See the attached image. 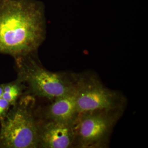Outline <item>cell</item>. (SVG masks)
Instances as JSON below:
<instances>
[{"instance_id":"52a82bcc","label":"cell","mask_w":148,"mask_h":148,"mask_svg":"<svg viewBox=\"0 0 148 148\" xmlns=\"http://www.w3.org/2000/svg\"><path fill=\"white\" fill-rule=\"evenodd\" d=\"M79 115L74 90L66 95L52 101L42 111L44 120L75 124Z\"/></svg>"},{"instance_id":"30bf717a","label":"cell","mask_w":148,"mask_h":148,"mask_svg":"<svg viewBox=\"0 0 148 148\" xmlns=\"http://www.w3.org/2000/svg\"><path fill=\"white\" fill-rule=\"evenodd\" d=\"M2 94V84H0V98Z\"/></svg>"},{"instance_id":"5b68a950","label":"cell","mask_w":148,"mask_h":148,"mask_svg":"<svg viewBox=\"0 0 148 148\" xmlns=\"http://www.w3.org/2000/svg\"><path fill=\"white\" fill-rule=\"evenodd\" d=\"M72 76L79 114L95 110L123 109L124 97L106 87L97 76L89 73H74Z\"/></svg>"},{"instance_id":"9c48e42d","label":"cell","mask_w":148,"mask_h":148,"mask_svg":"<svg viewBox=\"0 0 148 148\" xmlns=\"http://www.w3.org/2000/svg\"><path fill=\"white\" fill-rule=\"evenodd\" d=\"M12 106L9 102L2 97L0 98V121L5 119Z\"/></svg>"},{"instance_id":"3957f363","label":"cell","mask_w":148,"mask_h":148,"mask_svg":"<svg viewBox=\"0 0 148 148\" xmlns=\"http://www.w3.org/2000/svg\"><path fill=\"white\" fill-rule=\"evenodd\" d=\"M16 61L18 78L25 84L34 97L52 101L74 90L72 74L48 70L37 62L34 54Z\"/></svg>"},{"instance_id":"8992f818","label":"cell","mask_w":148,"mask_h":148,"mask_svg":"<svg viewBox=\"0 0 148 148\" xmlns=\"http://www.w3.org/2000/svg\"><path fill=\"white\" fill-rule=\"evenodd\" d=\"M75 137V124L46 120L39 121V148H71Z\"/></svg>"},{"instance_id":"6da1fadb","label":"cell","mask_w":148,"mask_h":148,"mask_svg":"<svg viewBox=\"0 0 148 148\" xmlns=\"http://www.w3.org/2000/svg\"><path fill=\"white\" fill-rule=\"evenodd\" d=\"M46 37L42 4L34 0H0V53L16 59L34 54Z\"/></svg>"},{"instance_id":"ba28073f","label":"cell","mask_w":148,"mask_h":148,"mask_svg":"<svg viewBox=\"0 0 148 148\" xmlns=\"http://www.w3.org/2000/svg\"><path fill=\"white\" fill-rule=\"evenodd\" d=\"M27 88L25 84L17 78L14 81L2 84L1 97L9 102L11 106H14L21 98L24 90Z\"/></svg>"},{"instance_id":"7a4b0ae2","label":"cell","mask_w":148,"mask_h":148,"mask_svg":"<svg viewBox=\"0 0 148 148\" xmlns=\"http://www.w3.org/2000/svg\"><path fill=\"white\" fill-rule=\"evenodd\" d=\"M34 98L23 95L0 121V148H39V121L34 110Z\"/></svg>"},{"instance_id":"277c9868","label":"cell","mask_w":148,"mask_h":148,"mask_svg":"<svg viewBox=\"0 0 148 148\" xmlns=\"http://www.w3.org/2000/svg\"><path fill=\"white\" fill-rule=\"evenodd\" d=\"M123 109L101 110L79 114L75 122L73 147L106 148Z\"/></svg>"}]
</instances>
